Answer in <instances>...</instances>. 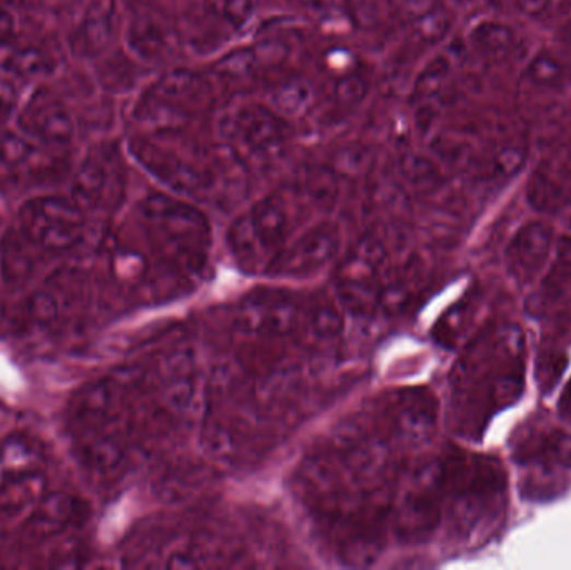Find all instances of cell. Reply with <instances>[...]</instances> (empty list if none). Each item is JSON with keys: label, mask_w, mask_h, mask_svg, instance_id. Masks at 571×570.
Listing matches in <instances>:
<instances>
[{"label": "cell", "mask_w": 571, "mask_h": 570, "mask_svg": "<svg viewBox=\"0 0 571 570\" xmlns=\"http://www.w3.org/2000/svg\"><path fill=\"white\" fill-rule=\"evenodd\" d=\"M525 341L515 325L485 329L455 370V388L469 426L480 427L522 397Z\"/></svg>", "instance_id": "1"}, {"label": "cell", "mask_w": 571, "mask_h": 570, "mask_svg": "<svg viewBox=\"0 0 571 570\" xmlns=\"http://www.w3.org/2000/svg\"><path fill=\"white\" fill-rule=\"evenodd\" d=\"M152 243L158 253L161 280L173 293L190 287L205 274L211 252V231L195 208L154 196L142 206Z\"/></svg>", "instance_id": "2"}, {"label": "cell", "mask_w": 571, "mask_h": 570, "mask_svg": "<svg viewBox=\"0 0 571 570\" xmlns=\"http://www.w3.org/2000/svg\"><path fill=\"white\" fill-rule=\"evenodd\" d=\"M444 487V514L456 531H473L493 517L503 505L506 477L490 458L450 454L440 458Z\"/></svg>", "instance_id": "3"}, {"label": "cell", "mask_w": 571, "mask_h": 570, "mask_svg": "<svg viewBox=\"0 0 571 570\" xmlns=\"http://www.w3.org/2000/svg\"><path fill=\"white\" fill-rule=\"evenodd\" d=\"M444 487L440 458L421 462L396 478L389 527L403 543H423L440 527Z\"/></svg>", "instance_id": "4"}, {"label": "cell", "mask_w": 571, "mask_h": 570, "mask_svg": "<svg viewBox=\"0 0 571 570\" xmlns=\"http://www.w3.org/2000/svg\"><path fill=\"white\" fill-rule=\"evenodd\" d=\"M294 234V218L284 199H265L231 228L230 243L236 261L247 271L268 274L288 248Z\"/></svg>", "instance_id": "5"}, {"label": "cell", "mask_w": 571, "mask_h": 570, "mask_svg": "<svg viewBox=\"0 0 571 570\" xmlns=\"http://www.w3.org/2000/svg\"><path fill=\"white\" fill-rule=\"evenodd\" d=\"M311 305L313 300L304 302L290 291H256L237 309V334L253 344H284L300 338L311 344Z\"/></svg>", "instance_id": "6"}, {"label": "cell", "mask_w": 571, "mask_h": 570, "mask_svg": "<svg viewBox=\"0 0 571 570\" xmlns=\"http://www.w3.org/2000/svg\"><path fill=\"white\" fill-rule=\"evenodd\" d=\"M395 265L381 237H361L339 261L336 288L342 306L358 315L380 312Z\"/></svg>", "instance_id": "7"}, {"label": "cell", "mask_w": 571, "mask_h": 570, "mask_svg": "<svg viewBox=\"0 0 571 570\" xmlns=\"http://www.w3.org/2000/svg\"><path fill=\"white\" fill-rule=\"evenodd\" d=\"M377 423L398 450H420L433 439L438 404L427 389H405L377 410Z\"/></svg>", "instance_id": "8"}, {"label": "cell", "mask_w": 571, "mask_h": 570, "mask_svg": "<svg viewBox=\"0 0 571 570\" xmlns=\"http://www.w3.org/2000/svg\"><path fill=\"white\" fill-rule=\"evenodd\" d=\"M341 236L338 228L329 223L314 224L301 231L281 253L268 274L276 278H310L338 259Z\"/></svg>", "instance_id": "9"}, {"label": "cell", "mask_w": 571, "mask_h": 570, "mask_svg": "<svg viewBox=\"0 0 571 570\" xmlns=\"http://www.w3.org/2000/svg\"><path fill=\"white\" fill-rule=\"evenodd\" d=\"M18 129L37 146L47 148H66L75 136L71 110L49 94H36L19 109Z\"/></svg>", "instance_id": "10"}, {"label": "cell", "mask_w": 571, "mask_h": 570, "mask_svg": "<svg viewBox=\"0 0 571 570\" xmlns=\"http://www.w3.org/2000/svg\"><path fill=\"white\" fill-rule=\"evenodd\" d=\"M81 221V209L68 199H37L25 209L28 233L50 249L72 245L78 237Z\"/></svg>", "instance_id": "11"}, {"label": "cell", "mask_w": 571, "mask_h": 570, "mask_svg": "<svg viewBox=\"0 0 571 570\" xmlns=\"http://www.w3.org/2000/svg\"><path fill=\"white\" fill-rule=\"evenodd\" d=\"M555 245L553 228L544 221H529L523 224L510 240L504 253L510 277L518 283L535 280L550 258Z\"/></svg>", "instance_id": "12"}, {"label": "cell", "mask_w": 571, "mask_h": 570, "mask_svg": "<svg viewBox=\"0 0 571 570\" xmlns=\"http://www.w3.org/2000/svg\"><path fill=\"white\" fill-rule=\"evenodd\" d=\"M518 462L538 468L541 474L571 472V435L550 430L528 437L516 450Z\"/></svg>", "instance_id": "13"}, {"label": "cell", "mask_w": 571, "mask_h": 570, "mask_svg": "<svg viewBox=\"0 0 571 570\" xmlns=\"http://www.w3.org/2000/svg\"><path fill=\"white\" fill-rule=\"evenodd\" d=\"M116 11L110 0H97L85 11L75 33V46L84 56H97L113 43Z\"/></svg>", "instance_id": "14"}, {"label": "cell", "mask_w": 571, "mask_h": 570, "mask_svg": "<svg viewBox=\"0 0 571 570\" xmlns=\"http://www.w3.org/2000/svg\"><path fill=\"white\" fill-rule=\"evenodd\" d=\"M469 46L487 57V59H503L512 53L516 44V33L512 25L498 19H485L476 22L468 34Z\"/></svg>", "instance_id": "15"}, {"label": "cell", "mask_w": 571, "mask_h": 570, "mask_svg": "<svg viewBox=\"0 0 571 570\" xmlns=\"http://www.w3.org/2000/svg\"><path fill=\"white\" fill-rule=\"evenodd\" d=\"M5 71L12 79L39 81L53 74L56 62L53 54L39 46L14 47L5 57Z\"/></svg>", "instance_id": "16"}, {"label": "cell", "mask_w": 571, "mask_h": 570, "mask_svg": "<svg viewBox=\"0 0 571 570\" xmlns=\"http://www.w3.org/2000/svg\"><path fill=\"white\" fill-rule=\"evenodd\" d=\"M525 79L538 91H557L567 81V66L551 50H539L525 66Z\"/></svg>", "instance_id": "17"}, {"label": "cell", "mask_w": 571, "mask_h": 570, "mask_svg": "<svg viewBox=\"0 0 571 570\" xmlns=\"http://www.w3.org/2000/svg\"><path fill=\"white\" fill-rule=\"evenodd\" d=\"M243 128L244 139L254 151H272L281 141V128L275 117L268 113H250L246 116V126L236 123Z\"/></svg>", "instance_id": "18"}, {"label": "cell", "mask_w": 571, "mask_h": 570, "mask_svg": "<svg viewBox=\"0 0 571 570\" xmlns=\"http://www.w3.org/2000/svg\"><path fill=\"white\" fill-rule=\"evenodd\" d=\"M36 142L21 131L0 128V166L19 167L36 156Z\"/></svg>", "instance_id": "19"}, {"label": "cell", "mask_w": 571, "mask_h": 570, "mask_svg": "<svg viewBox=\"0 0 571 570\" xmlns=\"http://www.w3.org/2000/svg\"><path fill=\"white\" fill-rule=\"evenodd\" d=\"M106 170L100 161H85L75 174L72 193L79 201L92 205L103 195L104 188H106Z\"/></svg>", "instance_id": "20"}, {"label": "cell", "mask_w": 571, "mask_h": 570, "mask_svg": "<svg viewBox=\"0 0 571 570\" xmlns=\"http://www.w3.org/2000/svg\"><path fill=\"white\" fill-rule=\"evenodd\" d=\"M403 174L406 182L415 188H434L441 182V171L431 158L423 154H411L405 158L403 163Z\"/></svg>", "instance_id": "21"}, {"label": "cell", "mask_w": 571, "mask_h": 570, "mask_svg": "<svg viewBox=\"0 0 571 570\" xmlns=\"http://www.w3.org/2000/svg\"><path fill=\"white\" fill-rule=\"evenodd\" d=\"M526 163V151L520 146H504L488 161L487 174L491 179H510L518 174Z\"/></svg>", "instance_id": "22"}, {"label": "cell", "mask_w": 571, "mask_h": 570, "mask_svg": "<svg viewBox=\"0 0 571 570\" xmlns=\"http://www.w3.org/2000/svg\"><path fill=\"white\" fill-rule=\"evenodd\" d=\"M129 46L141 57H155L163 49L164 39L161 27L154 22L138 21L129 28Z\"/></svg>", "instance_id": "23"}, {"label": "cell", "mask_w": 571, "mask_h": 570, "mask_svg": "<svg viewBox=\"0 0 571 570\" xmlns=\"http://www.w3.org/2000/svg\"><path fill=\"white\" fill-rule=\"evenodd\" d=\"M450 15L441 9H433L418 21L417 33L427 43H438L448 33Z\"/></svg>", "instance_id": "24"}, {"label": "cell", "mask_w": 571, "mask_h": 570, "mask_svg": "<svg viewBox=\"0 0 571 570\" xmlns=\"http://www.w3.org/2000/svg\"><path fill=\"white\" fill-rule=\"evenodd\" d=\"M21 109L19 89L14 79L0 78V128H4Z\"/></svg>", "instance_id": "25"}, {"label": "cell", "mask_w": 571, "mask_h": 570, "mask_svg": "<svg viewBox=\"0 0 571 570\" xmlns=\"http://www.w3.org/2000/svg\"><path fill=\"white\" fill-rule=\"evenodd\" d=\"M19 37V21L15 9L0 4V49H8Z\"/></svg>", "instance_id": "26"}, {"label": "cell", "mask_w": 571, "mask_h": 570, "mask_svg": "<svg viewBox=\"0 0 571 570\" xmlns=\"http://www.w3.org/2000/svg\"><path fill=\"white\" fill-rule=\"evenodd\" d=\"M555 0H518V8L529 18H541L553 8Z\"/></svg>", "instance_id": "27"}, {"label": "cell", "mask_w": 571, "mask_h": 570, "mask_svg": "<svg viewBox=\"0 0 571 570\" xmlns=\"http://www.w3.org/2000/svg\"><path fill=\"white\" fill-rule=\"evenodd\" d=\"M560 411L564 418L571 420V379L563 388V394L560 397Z\"/></svg>", "instance_id": "28"}, {"label": "cell", "mask_w": 571, "mask_h": 570, "mask_svg": "<svg viewBox=\"0 0 571 570\" xmlns=\"http://www.w3.org/2000/svg\"><path fill=\"white\" fill-rule=\"evenodd\" d=\"M491 2H494V4H497V2H503V0H491Z\"/></svg>", "instance_id": "29"}]
</instances>
